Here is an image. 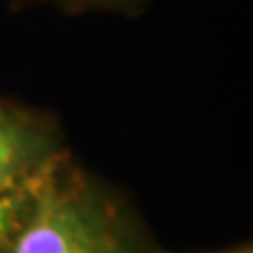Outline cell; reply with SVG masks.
<instances>
[{"instance_id": "cell-3", "label": "cell", "mask_w": 253, "mask_h": 253, "mask_svg": "<svg viewBox=\"0 0 253 253\" xmlns=\"http://www.w3.org/2000/svg\"><path fill=\"white\" fill-rule=\"evenodd\" d=\"M42 175L17 186L0 188V253H15L17 249L21 234L26 232L36 209Z\"/></svg>"}, {"instance_id": "cell-1", "label": "cell", "mask_w": 253, "mask_h": 253, "mask_svg": "<svg viewBox=\"0 0 253 253\" xmlns=\"http://www.w3.org/2000/svg\"><path fill=\"white\" fill-rule=\"evenodd\" d=\"M15 253H158L126 205L63 154L41 179Z\"/></svg>"}, {"instance_id": "cell-2", "label": "cell", "mask_w": 253, "mask_h": 253, "mask_svg": "<svg viewBox=\"0 0 253 253\" xmlns=\"http://www.w3.org/2000/svg\"><path fill=\"white\" fill-rule=\"evenodd\" d=\"M68 154L53 116L0 97V188L36 179Z\"/></svg>"}, {"instance_id": "cell-5", "label": "cell", "mask_w": 253, "mask_h": 253, "mask_svg": "<svg viewBox=\"0 0 253 253\" xmlns=\"http://www.w3.org/2000/svg\"><path fill=\"white\" fill-rule=\"evenodd\" d=\"M226 253H251V249H236V251H226Z\"/></svg>"}, {"instance_id": "cell-4", "label": "cell", "mask_w": 253, "mask_h": 253, "mask_svg": "<svg viewBox=\"0 0 253 253\" xmlns=\"http://www.w3.org/2000/svg\"><path fill=\"white\" fill-rule=\"evenodd\" d=\"M32 2V0H26ZM51 2L68 13H86V11H114V13H137L148 0H38Z\"/></svg>"}]
</instances>
